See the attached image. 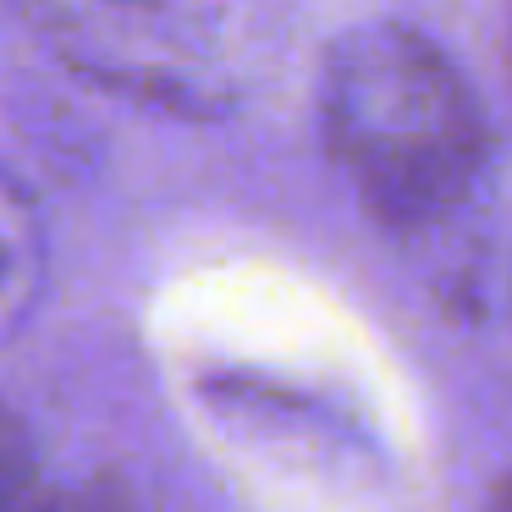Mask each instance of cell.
<instances>
[{"mask_svg":"<svg viewBox=\"0 0 512 512\" xmlns=\"http://www.w3.org/2000/svg\"><path fill=\"white\" fill-rule=\"evenodd\" d=\"M325 144L364 210L386 226H430L463 210L490 160L474 89L424 34L369 23L325 61Z\"/></svg>","mask_w":512,"mask_h":512,"instance_id":"6da1fadb","label":"cell"},{"mask_svg":"<svg viewBox=\"0 0 512 512\" xmlns=\"http://www.w3.org/2000/svg\"><path fill=\"white\" fill-rule=\"evenodd\" d=\"M6 512H149L122 479H72V485H50V479H34L23 496Z\"/></svg>","mask_w":512,"mask_h":512,"instance_id":"7a4b0ae2","label":"cell"},{"mask_svg":"<svg viewBox=\"0 0 512 512\" xmlns=\"http://www.w3.org/2000/svg\"><path fill=\"white\" fill-rule=\"evenodd\" d=\"M34 479H39V468H34V441H28L23 419H17L6 402H0V512L12 507V501L23 496Z\"/></svg>","mask_w":512,"mask_h":512,"instance_id":"3957f363","label":"cell"},{"mask_svg":"<svg viewBox=\"0 0 512 512\" xmlns=\"http://www.w3.org/2000/svg\"><path fill=\"white\" fill-rule=\"evenodd\" d=\"M485 512H507V485H496V490H490V501H485Z\"/></svg>","mask_w":512,"mask_h":512,"instance_id":"277c9868","label":"cell"}]
</instances>
